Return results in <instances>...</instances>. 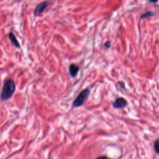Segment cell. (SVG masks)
Segmentation results:
<instances>
[{
	"label": "cell",
	"mask_w": 159,
	"mask_h": 159,
	"mask_svg": "<svg viewBox=\"0 0 159 159\" xmlns=\"http://www.w3.org/2000/svg\"><path fill=\"white\" fill-rule=\"evenodd\" d=\"M118 84L119 86V87L123 89H125V84L124 82L122 81H118Z\"/></svg>",
	"instance_id": "9"
},
{
	"label": "cell",
	"mask_w": 159,
	"mask_h": 159,
	"mask_svg": "<svg viewBox=\"0 0 159 159\" xmlns=\"http://www.w3.org/2000/svg\"><path fill=\"white\" fill-rule=\"evenodd\" d=\"M147 1H148L149 2H150L152 3H157V2H158V0H147Z\"/></svg>",
	"instance_id": "12"
},
{
	"label": "cell",
	"mask_w": 159,
	"mask_h": 159,
	"mask_svg": "<svg viewBox=\"0 0 159 159\" xmlns=\"http://www.w3.org/2000/svg\"><path fill=\"white\" fill-rule=\"evenodd\" d=\"M48 4H49V2L48 1H43L39 3L38 4H37L34 11V16L35 17H37L40 14H41L45 10Z\"/></svg>",
	"instance_id": "3"
},
{
	"label": "cell",
	"mask_w": 159,
	"mask_h": 159,
	"mask_svg": "<svg viewBox=\"0 0 159 159\" xmlns=\"http://www.w3.org/2000/svg\"><path fill=\"white\" fill-rule=\"evenodd\" d=\"M16 91V84L14 81L11 78L6 79L3 84L1 93V99L6 101L10 99Z\"/></svg>",
	"instance_id": "1"
},
{
	"label": "cell",
	"mask_w": 159,
	"mask_h": 159,
	"mask_svg": "<svg viewBox=\"0 0 159 159\" xmlns=\"http://www.w3.org/2000/svg\"><path fill=\"white\" fill-rule=\"evenodd\" d=\"M79 70H80V68L77 65H76L75 64L71 63V64L70 65V66H69V73H70L71 77H73V78L75 77L77 75Z\"/></svg>",
	"instance_id": "5"
},
{
	"label": "cell",
	"mask_w": 159,
	"mask_h": 159,
	"mask_svg": "<svg viewBox=\"0 0 159 159\" xmlns=\"http://www.w3.org/2000/svg\"><path fill=\"white\" fill-rule=\"evenodd\" d=\"M8 37L10 40V41L12 42V43L17 48H20V45L18 42V40H17L16 36L14 35V34L12 32H9L8 34Z\"/></svg>",
	"instance_id": "6"
},
{
	"label": "cell",
	"mask_w": 159,
	"mask_h": 159,
	"mask_svg": "<svg viewBox=\"0 0 159 159\" xmlns=\"http://www.w3.org/2000/svg\"><path fill=\"white\" fill-rule=\"evenodd\" d=\"M89 94L90 89L89 88H87L82 90L75 98V99L73 101V106L75 107H78L81 106L88 98Z\"/></svg>",
	"instance_id": "2"
},
{
	"label": "cell",
	"mask_w": 159,
	"mask_h": 159,
	"mask_svg": "<svg viewBox=\"0 0 159 159\" xmlns=\"http://www.w3.org/2000/svg\"><path fill=\"white\" fill-rule=\"evenodd\" d=\"M96 159H111V158H110L105 155H102V156H99V157H97Z\"/></svg>",
	"instance_id": "11"
},
{
	"label": "cell",
	"mask_w": 159,
	"mask_h": 159,
	"mask_svg": "<svg viewBox=\"0 0 159 159\" xmlns=\"http://www.w3.org/2000/svg\"><path fill=\"white\" fill-rule=\"evenodd\" d=\"M155 14L152 12V11H146L145 12L143 13L142 14H141L140 16V19H145L147 17H152V16H155Z\"/></svg>",
	"instance_id": "7"
},
{
	"label": "cell",
	"mask_w": 159,
	"mask_h": 159,
	"mask_svg": "<svg viewBox=\"0 0 159 159\" xmlns=\"http://www.w3.org/2000/svg\"><path fill=\"white\" fill-rule=\"evenodd\" d=\"M153 148L155 152L159 154V139H157L153 143Z\"/></svg>",
	"instance_id": "8"
},
{
	"label": "cell",
	"mask_w": 159,
	"mask_h": 159,
	"mask_svg": "<svg viewBox=\"0 0 159 159\" xmlns=\"http://www.w3.org/2000/svg\"><path fill=\"white\" fill-rule=\"evenodd\" d=\"M127 106V101L125 99L119 97L116 99L112 103V107L115 109H124Z\"/></svg>",
	"instance_id": "4"
},
{
	"label": "cell",
	"mask_w": 159,
	"mask_h": 159,
	"mask_svg": "<svg viewBox=\"0 0 159 159\" xmlns=\"http://www.w3.org/2000/svg\"><path fill=\"white\" fill-rule=\"evenodd\" d=\"M104 47L106 48H109L111 47V43L110 41H106L105 43H104Z\"/></svg>",
	"instance_id": "10"
}]
</instances>
